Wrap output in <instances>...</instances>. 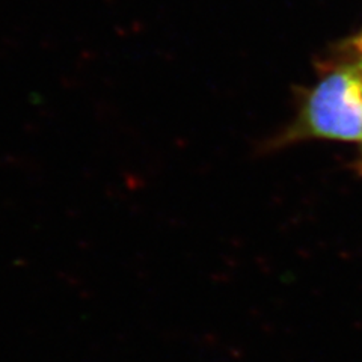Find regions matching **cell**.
I'll use <instances>...</instances> for the list:
<instances>
[{"instance_id":"cell-1","label":"cell","mask_w":362,"mask_h":362,"mask_svg":"<svg viewBox=\"0 0 362 362\" xmlns=\"http://www.w3.org/2000/svg\"><path fill=\"white\" fill-rule=\"evenodd\" d=\"M322 139L362 142V65L339 58L302 97L296 117L275 145Z\"/></svg>"},{"instance_id":"cell-2","label":"cell","mask_w":362,"mask_h":362,"mask_svg":"<svg viewBox=\"0 0 362 362\" xmlns=\"http://www.w3.org/2000/svg\"><path fill=\"white\" fill-rule=\"evenodd\" d=\"M343 58H362V28L341 49Z\"/></svg>"},{"instance_id":"cell-3","label":"cell","mask_w":362,"mask_h":362,"mask_svg":"<svg viewBox=\"0 0 362 362\" xmlns=\"http://www.w3.org/2000/svg\"><path fill=\"white\" fill-rule=\"evenodd\" d=\"M341 58H343V56H341ZM350 59H356V61H359L361 65H362V58H350Z\"/></svg>"},{"instance_id":"cell-4","label":"cell","mask_w":362,"mask_h":362,"mask_svg":"<svg viewBox=\"0 0 362 362\" xmlns=\"http://www.w3.org/2000/svg\"><path fill=\"white\" fill-rule=\"evenodd\" d=\"M361 145H362V142H361ZM361 148H362V146H361Z\"/></svg>"}]
</instances>
